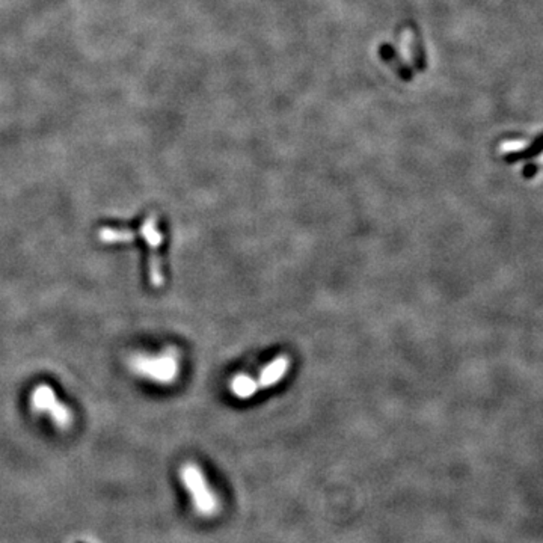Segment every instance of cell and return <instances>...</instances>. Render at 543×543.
<instances>
[{"mask_svg": "<svg viewBox=\"0 0 543 543\" xmlns=\"http://www.w3.org/2000/svg\"><path fill=\"white\" fill-rule=\"evenodd\" d=\"M231 391L236 397L244 400V399H249L251 396H254V394L258 391L257 385H255V380L254 377H251L249 375H239L234 377L231 380Z\"/></svg>", "mask_w": 543, "mask_h": 543, "instance_id": "52a82bcc", "label": "cell"}, {"mask_svg": "<svg viewBox=\"0 0 543 543\" xmlns=\"http://www.w3.org/2000/svg\"><path fill=\"white\" fill-rule=\"evenodd\" d=\"M139 236L144 239L148 248V279L153 287L163 286L162 262L158 257V248L163 243V234L158 230L157 216H150L139 228Z\"/></svg>", "mask_w": 543, "mask_h": 543, "instance_id": "5b68a950", "label": "cell"}, {"mask_svg": "<svg viewBox=\"0 0 543 543\" xmlns=\"http://www.w3.org/2000/svg\"><path fill=\"white\" fill-rule=\"evenodd\" d=\"M29 403L32 411L36 414L47 415L52 419L58 429H68L72 421V414L70 407L63 402H59L53 388L47 384L36 385L31 391Z\"/></svg>", "mask_w": 543, "mask_h": 543, "instance_id": "277c9868", "label": "cell"}, {"mask_svg": "<svg viewBox=\"0 0 543 543\" xmlns=\"http://www.w3.org/2000/svg\"><path fill=\"white\" fill-rule=\"evenodd\" d=\"M379 55L403 80H412L426 67L423 38L414 24L404 26L397 33L396 41L382 45Z\"/></svg>", "mask_w": 543, "mask_h": 543, "instance_id": "6da1fadb", "label": "cell"}, {"mask_svg": "<svg viewBox=\"0 0 543 543\" xmlns=\"http://www.w3.org/2000/svg\"><path fill=\"white\" fill-rule=\"evenodd\" d=\"M180 477L184 488L190 493L195 510L205 517L215 516L219 512V501L208 488L201 468L193 462H186L180 470Z\"/></svg>", "mask_w": 543, "mask_h": 543, "instance_id": "3957f363", "label": "cell"}, {"mask_svg": "<svg viewBox=\"0 0 543 543\" xmlns=\"http://www.w3.org/2000/svg\"><path fill=\"white\" fill-rule=\"evenodd\" d=\"M129 365L134 375L160 385L172 384L180 372L178 353L172 349L158 355H134L130 357Z\"/></svg>", "mask_w": 543, "mask_h": 543, "instance_id": "7a4b0ae2", "label": "cell"}, {"mask_svg": "<svg viewBox=\"0 0 543 543\" xmlns=\"http://www.w3.org/2000/svg\"><path fill=\"white\" fill-rule=\"evenodd\" d=\"M290 367V360L286 356V355H281V356H276L274 361L269 362L260 373V376H258V380H255V385L258 389H264V388H270L274 387L275 384H278V382L286 376L287 370Z\"/></svg>", "mask_w": 543, "mask_h": 543, "instance_id": "8992f818", "label": "cell"}]
</instances>
